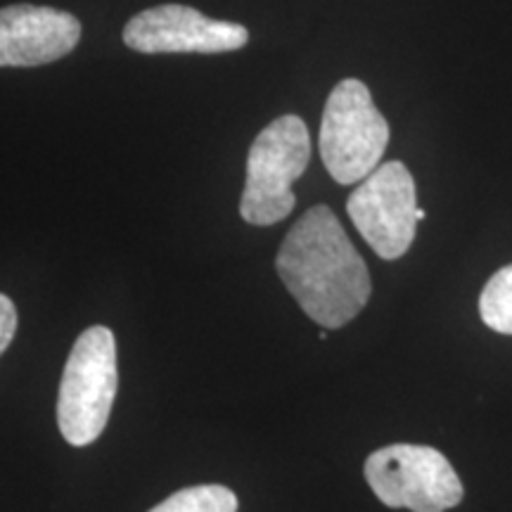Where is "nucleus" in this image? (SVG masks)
<instances>
[{
	"instance_id": "f257e3e1",
	"label": "nucleus",
	"mask_w": 512,
	"mask_h": 512,
	"mask_svg": "<svg viewBox=\"0 0 512 512\" xmlns=\"http://www.w3.org/2000/svg\"><path fill=\"white\" fill-rule=\"evenodd\" d=\"M280 280L306 316L337 330L366 309L373 283L363 256L351 245L335 211L311 207L294 223L275 259Z\"/></svg>"
},
{
	"instance_id": "f03ea898",
	"label": "nucleus",
	"mask_w": 512,
	"mask_h": 512,
	"mask_svg": "<svg viewBox=\"0 0 512 512\" xmlns=\"http://www.w3.org/2000/svg\"><path fill=\"white\" fill-rule=\"evenodd\" d=\"M119 387L117 342L110 328L93 325L74 342L57 394V427L72 446H88L105 432Z\"/></svg>"
},
{
	"instance_id": "7ed1b4c3",
	"label": "nucleus",
	"mask_w": 512,
	"mask_h": 512,
	"mask_svg": "<svg viewBox=\"0 0 512 512\" xmlns=\"http://www.w3.org/2000/svg\"><path fill=\"white\" fill-rule=\"evenodd\" d=\"M309 128L297 114H285L254 138L247 155L245 192L240 200L242 219L252 226H273L292 214L297 197L292 183L309 166Z\"/></svg>"
},
{
	"instance_id": "20e7f679",
	"label": "nucleus",
	"mask_w": 512,
	"mask_h": 512,
	"mask_svg": "<svg viewBox=\"0 0 512 512\" xmlns=\"http://www.w3.org/2000/svg\"><path fill=\"white\" fill-rule=\"evenodd\" d=\"M389 124L375 107L368 86L344 79L332 88L320 121V157L339 185H354L380 166Z\"/></svg>"
},
{
	"instance_id": "39448f33",
	"label": "nucleus",
	"mask_w": 512,
	"mask_h": 512,
	"mask_svg": "<svg viewBox=\"0 0 512 512\" xmlns=\"http://www.w3.org/2000/svg\"><path fill=\"white\" fill-rule=\"evenodd\" d=\"M366 482L387 508L446 512L463 501V484L446 456L432 446L392 444L366 460Z\"/></svg>"
},
{
	"instance_id": "423d86ee",
	"label": "nucleus",
	"mask_w": 512,
	"mask_h": 512,
	"mask_svg": "<svg viewBox=\"0 0 512 512\" xmlns=\"http://www.w3.org/2000/svg\"><path fill=\"white\" fill-rule=\"evenodd\" d=\"M347 211L380 259L394 261L408 252L418 230V195L406 164H380L351 192Z\"/></svg>"
},
{
	"instance_id": "0eeeda50",
	"label": "nucleus",
	"mask_w": 512,
	"mask_h": 512,
	"mask_svg": "<svg viewBox=\"0 0 512 512\" xmlns=\"http://www.w3.org/2000/svg\"><path fill=\"white\" fill-rule=\"evenodd\" d=\"M249 31L242 24L202 15L188 5L164 3L128 19L124 43L136 53L219 55L245 48Z\"/></svg>"
},
{
	"instance_id": "6e6552de",
	"label": "nucleus",
	"mask_w": 512,
	"mask_h": 512,
	"mask_svg": "<svg viewBox=\"0 0 512 512\" xmlns=\"http://www.w3.org/2000/svg\"><path fill=\"white\" fill-rule=\"evenodd\" d=\"M81 22L48 5L17 3L0 8V67H41L76 48Z\"/></svg>"
},
{
	"instance_id": "1a4fd4ad",
	"label": "nucleus",
	"mask_w": 512,
	"mask_h": 512,
	"mask_svg": "<svg viewBox=\"0 0 512 512\" xmlns=\"http://www.w3.org/2000/svg\"><path fill=\"white\" fill-rule=\"evenodd\" d=\"M150 512H238V496L221 484H200L176 491Z\"/></svg>"
},
{
	"instance_id": "9d476101",
	"label": "nucleus",
	"mask_w": 512,
	"mask_h": 512,
	"mask_svg": "<svg viewBox=\"0 0 512 512\" xmlns=\"http://www.w3.org/2000/svg\"><path fill=\"white\" fill-rule=\"evenodd\" d=\"M479 316L486 328L512 335V264L491 275L479 297Z\"/></svg>"
},
{
	"instance_id": "9b49d317",
	"label": "nucleus",
	"mask_w": 512,
	"mask_h": 512,
	"mask_svg": "<svg viewBox=\"0 0 512 512\" xmlns=\"http://www.w3.org/2000/svg\"><path fill=\"white\" fill-rule=\"evenodd\" d=\"M17 332V309L8 294L0 292V356L8 351Z\"/></svg>"
},
{
	"instance_id": "f8f14e48",
	"label": "nucleus",
	"mask_w": 512,
	"mask_h": 512,
	"mask_svg": "<svg viewBox=\"0 0 512 512\" xmlns=\"http://www.w3.org/2000/svg\"><path fill=\"white\" fill-rule=\"evenodd\" d=\"M418 221H425V209L418 207Z\"/></svg>"
}]
</instances>
